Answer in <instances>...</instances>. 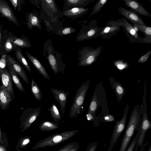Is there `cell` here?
Returning <instances> with one entry per match:
<instances>
[{
	"label": "cell",
	"instance_id": "cell-1",
	"mask_svg": "<svg viewBox=\"0 0 151 151\" xmlns=\"http://www.w3.org/2000/svg\"><path fill=\"white\" fill-rule=\"evenodd\" d=\"M43 54L47 60L55 74L59 72L64 73L66 66L63 60V55L54 50L50 39L47 40L44 43Z\"/></svg>",
	"mask_w": 151,
	"mask_h": 151
},
{
	"label": "cell",
	"instance_id": "cell-2",
	"mask_svg": "<svg viewBox=\"0 0 151 151\" xmlns=\"http://www.w3.org/2000/svg\"><path fill=\"white\" fill-rule=\"evenodd\" d=\"M79 132L78 130L65 131L56 133L39 141L32 148V150L58 145L68 140Z\"/></svg>",
	"mask_w": 151,
	"mask_h": 151
},
{
	"label": "cell",
	"instance_id": "cell-3",
	"mask_svg": "<svg viewBox=\"0 0 151 151\" xmlns=\"http://www.w3.org/2000/svg\"><path fill=\"white\" fill-rule=\"evenodd\" d=\"M90 81L84 82L77 90L69 110V116L71 118L78 115L83 107V102L87 90L90 85Z\"/></svg>",
	"mask_w": 151,
	"mask_h": 151
},
{
	"label": "cell",
	"instance_id": "cell-4",
	"mask_svg": "<svg viewBox=\"0 0 151 151\" xmlns=\"http://www.w3.org/2000/svg\"><path fill=\"white\" fill-rule=\"evenodd\" d=\"M137 106L134 107L131 114L119 151H126L139 121Z\"/></svg>",
	"mask_w": 151,
	"mask_h": 151
},
{
	"label": "cell",
	"instance_id": "cell-5",
	"mask_svg": "<svg viewBox=\"0 0 151 151\" xmlns=\"http://www.w3.org/2000/svg\"><path fill=\"white\" fill-rule=\"evenodd\" d=\"M102 49L101 46L95 49L93 47H83L78 51L77 65L84 67L91 65L96 60Z\"/></svg>",
	"mask_w": 151,
	"mask_h": 151
},
{
	"label": "cell",
	"instance_id": "cell-6",
	"mask_svg": "<svg viewBox=\"0 0 151 151\" xmlns=\"http://www.w3.org/2000/svg\"><path fill=\"white\" fill-rule=\"evenodd\" d=\"M41 12H39L42 17L52 21L59 20L62 12L54 0H41Z\"/></svg>",
	"mask_w": 151,
	"mask_h": 151
},
{
	"label": "cell",
	"instance_id": "cell-7",
	"mask_svg": "<svg viewBox=\"0 0 151 151\" xmlns=\"http://www.w3.org/2000/svg\"><path fill=\"white\" fill-rule=\"evenodd\" d=\"M80 32L76 37V40L79 42L96 38L100 36V33L103 27H99L95 19L91 21L87 25H81Z\"/></svg>",
	"mask_w": 151,
	"mask_h": 151
},
{
	"label": "cell",
	"instance_id": "cell-8",
	"mask_svg": "<svg viewBox=\"0 0 151 151\" xmlns=\"http://www.w3.org/2000/svg\"><path fill=\"white\" fill-rule=\"evenodd\" d=\"M41 108H27L23 112L20 117L21 121L20 127L22 132L27 130L38 117L40 114Z\"/></svg>",
	"mask_w": 151,
	"mask_h": 151
},
{
	"label": "cell",
	"instance_id": "cell-9",
	"mask_svg": "<svg viewBox=\"0 0 151 151\" xmlns=\"http://www.w3.org/2000/svg\"><path fill=\"white\" fill-rule=\"evenodd\" d=\"M129 110L128 105L127 104L124 110V113L121 119L117 121L111 138L108 151H111L123 131L126 124V119Z\"/></svg>",
	"mask_w": 151,
	"mask_h": 151
},
{
	"label": "cell",
	"instance_id": "cell-10",
	"mask_svg": "<svg viewBox=\"0 0 151 151\" xmlns=\"http://www.w3.org/2000/svg\"><path fill=\"white\" fill-rule=\"evenodd\" d=\"M100 33V36L103 39H108L115 35L120 31L122 26L121 19L118 20H110L106 23Z\"/></svg>",
	"mask_w": 151,
	"mask_h": 151
},
{
	"label": "cell",
	"instance_id": "cell-11",
	"mask_svg": "<svg viewBox=\"0 0 151 151\" xmlns=\"http://www.w3.org/2000/svg\"><path fill=\"white\" fill-rule=\"evenodd\" d=\"M122 26L130 43H144L143 37L138 35L133 25L124 18L121 19Z\"/></svg>",
	"mask_w": 151,
	"mask_h": 151
},
{
	"label": "cell",
	"instance_id": "cell-12",
	"mask_svg": "<svg viewBox=\"0 0 151 151\" xmlns=\"http://www.w3.org/2000/svg\"><path fill=\"white\" fill-rule=\"evenodd\" d=\"M120 14L132 23L133 24L141 26H146L139 15L131 9H127L120 6L118 8Z\"/></svg>",
	"mask_w": 151,
	"mask_h": 151
},
{
	"label": "cell",
	"instance_id": "cell-13",
	"mask_svg": "<svg viewBox=\"0 0 151 151\" xmlns=\"http://www.w3.org/2000/svg\"><path fill=\"white\" fill-rule=\"evenodd\" d=\"M0 78L3 88L11 95L13 99L15 98L13 91L12 78L8 70L6 68H0Z\"/></svg>",
	"mask_w": 151,
	"mask_h": 151
},
{
	"label": "cell",
	"instance_id": "cell-14",
	"mask_svg": "<svg viewBox=\"0 0 151 151\" xmlns=\"http://www.w3.org/2000/svg\"><path fill=\"white\" fill-rule=\"evenodd\" d=\"M0 16L7 18L16 25L19 26L17 17L5 0H0Z\"/></svg>",
	"mask_w": 151,
	"mask_h": 151
},
{
	"label": "cell",
	"instance_id": "cell-15",
	"mask_svg": "<svg viewBox=\"0 0 151 151\" xmlns=\"http://www.w3.org/2000/svg\"><path fill=\"white\" fill-rule=\"evenodd\" d=\"M26 17L27 26L29 29L31 30L35 27L42 30V17L35 9H34L31 12H27Z\"/></svg>",
	"mask_w": 151,
	"mask_h": 151
},
{
	"label": "cell",
	"instance_id": "cell-16",
	"mask_svg": "<svg viewBox=\"0 0 151 151\" xmlns=\"http://www.w3.org/2000/svg\"><path fill=\"white\" fill-rule=\"evenodd\" d=\"M12 34L11 32H8L7 30L3 31L1 43L2 55L7 54L8 53L15 51L17 47L13 44L11 41Z\"/></svg>",
	"mask_w": 151,
	"mask_h": 151
},
{
	"label": "cell",
	"instance_id": "cell-17",
	"mask_svg": "<svg viewBox=\"0 0 151 151\" xmlns=\"http://www.w3.org/2000/svg\"><path fill=\"white\" fill-rule=\"evenodd\" d=\"M50 91L56 101L59 104L61 110V116L63 117L65 112V106L69 92H65L54 88H52Z\"/></svg>",
	"mask_w": 151,
	"mask_h": 151
},
{
	"label": "cell",
	"instance_id": "cell-18",
	"mask_svg": "<svg viewBox=\"0 0 151 151\" xmlns=\"http://www.w3.org/2000/svg\"><path fill=\"white\" fill-rule=\"evenodd\" d=\"M6 62L9 64L14 70L22 80L29 85V83L27 74L19 63L9 55H7Z\"/></svg>",
	"mask_w": 151,
	"mask_h": 151
},
{
	"label": "cell",
	"instance_id": "cell-19",
	"mask_svg": "<svg viewBox=\"0 0 151 151\" xmlns=\"http://www.w3.org/2000/svg\"><path fill=\"white\" fill-rule=\"evenodd\" d=\"M126 6L139 15L150 17L151 14L135 0H123Z\"/></svg>",
	"mask_w": 151,
	"mask_h": 151
},
{
	"label": "cell",
	"instance_id": "cell-20",
	"mask_svg": "<svg viewBox=\"0 0 151 151\" xmlns=\"http://www.w3.org/2000/svg\"><path fill=\"white\" fill-rule=\"evenodd\" d=\"M89 10L88 8L84 7H75L67 10H63L61 15L73 19L81 17L86 13Z\"/></svg>",
	"mask_w": 151,
	"mask_h": 151
},
{
	"label": "cell",
	"instance_id": "cell-21",
	"mask_svg": "<svg viewBox=\"0 0 151 151\" xmlns=\"http://www.w3.org/2000/svg\"><path fill=\"white\" fill-rule=\"evenodd\" d=\"M151 127V123L148 119L147 114H144L142 122L140 133L137 143L142 145L145 139L147 131Z\"/></svg>",
	"mask_w": 151,
	"mask_h": 151
},
{
	"label": "cell",
	"instance_id": "cell-22",
	"mask_svg": "<svg viewBox=\"0 0 151 151\" xmlns=\"http://www.w3.org/2000/svg\"><path fill=\"white\" fill-rule=\"evenodd\" d=\"M96 0H63V10L75 7H84Z\"/></svg>",
	"mask_w": 151,
	"mask_h": 151
},
{
	"label": "cell",
	"instance_id": "cell-23",
	"mask_svg": "<svg viewBox=\"0 0 151 151\" xmlns=\"http://www.w3.org/2000/svg\"><path fill=\"white\" fill-rule=\"evenodd\" d=\"M25 54L34 67L40 74L47 79L50 80V77L48 74L37 59L28 52H26Z\"/></svg>",
	"mask_w": 151,
	"mask_h": 151
},
{
	"label": "cell",
	"instance_id": "cell-24",
	"mask_svg": "<svg viewBox=\"0 0 151 151\" xmlns=\"http://www.w3.org/2000/svg\"><path fill=\"white\" fill-rule=\"evenodd\" d=\"M13 99L10 94L0 85V107L2 110H6Z\"/></svg>",
	"mask_w": 151,
	"mask_h": 151
},
{
	"label": "cell",
	"instance_id": "cell-25",
	"mask_svg": "<svg viewBox=\"0 0 151 151\" xmlns=\"http://www.w3.org/2000/svg\"><path fill=\"white\" fill-rule=\"evenodd\" d=\"M11 41L15 46L21 48H30L32 46L31 42L28 38L24 35L21 37H18L12 34Z\"/></svg>",
	"mask_w": 151,
	"mask_h": 151
},
{
	"label": "cell",
	"instance_id": "cell-26",
	"mask_svg": "<svg viewBox=\"0 0 151 151\" xmlns=\"http://www.w3.org/2000/svg\"><path fill=\"white\" fill-rule=\"evenodd\" d=\"M42 19L48 32H55L64 27L62 22L59 20L53 22L47 20L43 17H42Z\"/></svg>",
	"mask_w": 151,
	"mask_h": 151
},
{
	"label": "cell",
	"instance_id": "cell-27",
	"mask_svg": "<svg viewBox=\"0 0 151 151\" xmlns=\"http://www.w3.org/2000/svg\"><path fill=\"white\" fill-rule=\"evenodd\" d=\"M8 70L10 74L14 83L20 91L25 93V91L20 82L18 74L14 70L9 64L6 62Z\"/></svg>",
	"mask_w": 151,
	"mask_h": 151
},
{
	"label": "cell",
	"instance_id": "cell-28",
	"mask_svg": "<svg viewBox=\"0 0 151 151\" xmlns=\"http://www.w3.org/2000/svg\"><path fill=\"white\" fill-rule=\"evenodd\" d=\"M15 54L18 61L27 70L30 72V67L23 55L21 48L17 47L15 50Z\"/></svg>",
	"mask_w": 151,
	"mask_h": 151
},
{
	"label": "cell",
	"instance_id": "cell-29",
	"mask_svg": "<svg viewBox=\"0 0 151 151\" xmlns=\"http://www.w3.org/2000/svg\"><path fill=\"white\" fill-rule=\"evenodd\" d=\"M59 125V124L57 122L44 120L41 122L39 129L42 131H49L58 128Z\"/></svg>",
	"mask_w": 151,
	"mask_h": 151
},
{
	"label": "cell",
	"instance_id": "cell-30",
	"mask_svg": "<svg viewBox=\"0 0 151 151\" xmlns=\"http://www.w3.org/2000/svg\"><path fill=\"white\" fill-rule=\"evenodd\" d=\"M137 28L138 30L145 35L143 41L145 43H151V27L147 26H141L134 24Z\"/></svg>",
	"mask_w": 151,
	"mask_h": 151
},
{
	"label": "cell",
	"instance_id": "cell-31",
	"mask_svg": "<svg viewBox=\"0 0 151 151\" xmlns=\"http://www.w3.org/2000/svg\"><path fill=\"white\" fill-rule=\"evenodd\" d=\"M48 111L50 112L51 116L55 122L60 121L62 117L55 103H52L51 106L48 109Z\"/></svg>",
	"mask_w": 151,
	"mask_h": 151
},
{
	"label": "cell",
	"instance_id": "cell-32",
	"mask_svg": "<svg viewBox=\"0 0 151 151\" xmlns=\"http://www.w3.org/2000/svg\"><path fill=\"white\" fill-rule=\"evenodd\" d=\"M31 92L35 98L38 101L40 100L42 97V91L37 84L32 78L31 83Z\"/></svg>",
	"mask_w": 151,
	"mask_h": 151
},
{
	"label": "cell",
	"instance_id": "cell-33",
	"mask_svg": "<svg viewBox=\"0 0 151 151\" xmlns=\"http://www.w3.org/2000/svg\"><path fill=\"white\" fill-rule=\"evenodd\" d=\"M115 93L117 98L118 102L121 101L122 97L125 95V91L122 85L118 82L114 84Z\"/></svg>",
	"mask_w": 151,
	"mask_h": 151
},
{
	"label": "cell",
	"instance_id": "cell-34",
	"mask_svg": "<svg viewBox=\"0 0 151 151\" xmlns=\"http://www.w3.org/2000/svg\"><path fill=\"white\" fill-rule=\"evenodd\" d=\"M76 31V29L73 27L68 26L63 27L55 32V35L63 36L71 35Z\"/></svg>",
	"mask_w": 151,
	"mask_h": 151
},
{
	"label": "cell",
	"instance_id": "cell-35",
	"mask_svg": "<svg viewBox=\"0 0 151 151\" xmlns=\"http://www.w3.org/2000/svg\"><path fill=\"white\" fill-rule=\"evenodd\" d=\"M31 141V137L26 136L19 139L16 149L17 151H19L20 149H23L26 147Z\"/></svg>",
	"mask_w": 151,
	"mask_h": 151
},
{
	"label": "cell",
	"instance_id": "cell-36",
	"mask_svg": "<svg viewBox=\"0 0 151 151\" xmlns=\"http://www.w3.org/2000/svg\"><path fill=\"white\" fill-rule=\"evenodd\" d=\"M99 104V101L95 94L93 95L91 101L88 113H90L95 115V112Z\"/></svg>",
	"mask_w": 151,
	"mask_h": 151
},
{
	"label": "cell",
	"instance_id": "cell-37",
	"mask_svg": "<svg viewBox=\"0 0 151 151\" xmlns=\"http://www.w3.org/2000/svg\"><path fill=\"white\" fill-rule=\"evenodd\" d=\"M107 1L108 0H99L94 6L93 10L90 14V16H93L99 12Z\"/></svg>",
	"mask_w": 151,
	"mask_h": 151
},
{
	"label": "cell",
	"instance_id": "cell-38",
	"mask_svg": "<svg viewBox=\"0 0 151 151\" xmlns=\"http://www.w3.org/2000/svg\"><path fill=\"white\" fill-rule=\"evenodd\" d=\"M14 9L18 12L22 11V6L26 4L24 0H9Z\"/></svg>",
	"mask_w": 151,
	"mask_h": 151
},
{
	"label": "cell",
	"instance_id": "cell-39",
	"mask_svg": "<svg viewBox=\"0 0 151 151\" xmlns=\"http://www.w3.org/2000/svg\"><path fill=\"white\" fill-rule=\"evenodd\" d=\"M114 65L120 70H122L127 68L129 64L128 63L123 60L119 59L113 62Z\"/></svg>",
	"mask_w": 151,
	"mask_h": 151
},
{
	"label": "cell",
	"instance_id": "cell-40",
	"mask_svg": "<svg viewBox=\"0 0 151 151\" xmlns=\"http://www.w3.org/2000/svg\"><path fill=\"white\" fill-rule=\"evenodd\" d=\"M140 129H139V128L137 133L126 151H133L138 139L140 133Z\"/></svg>",
	"mask_w": 151,
	"mask_h": 151
},
{
	"label": "cell",
	"instance_id": "cell-41",
	"mask_svg": "<svg viewBox=\"0 0 151 151\" xmlns=\"http://www.w3.org/2000/svg\"><path fill=\"white\" fill-rule=\"evenodd\" d=\"M78 144V143L75 142L70 143L63 146L57 151H68Z\"/></svg>",
	"mask_w": 151,
	"mask_h": 151
},
{
	"label": "cell",
	"instance_id": "cell-42",
	"mask_svg": "<svg viewBox=\"0 0 151 151\" xmlns=\"http://www.w3.org/2000/svg\"><path fill=\"white\" fill-rule=\"evenodd\" d=\"M151 54V51L149 50L145 54L142 56L138 60V63H143L146 62L148 59Z\"/></svg>",
	"mask_w": 151,
	"mask_h": 151
},
{
	"label": "cell",
	"instance_id": "cell-43",
	"mask_svg": "<svg viewBox=\"0 0 151 151\" xmlns=\"http://www.w3.org/2000/svg\"><path fill=\"white\" fill-rule=\"evenodd\" d=\"M97 145L96 142L90 143L87 147L86 151H96Z\"/></svg>",
	"mask_w": 151,
	"mask_h": 151
},
{
	"label": "cell",
	"instance_id": "cell-44",
	"mask_svg": "<svg viewBox=\"0 0 151 151\" xmlns=\"http://www.w3.org/2000/svg\"><path fill=\"white\" fill-rule=\"evenodd\" d=\"M7 54H4L2 55L0 59V68H4L6 63Z\"/></svg>",
	"mask_w": 151,
	"mask_h": 151
},
{
	"label": "cell",
	"instance_id": "cell-45",
	"mask_svg": "<svg viewBox=\"0 0 151 151\" xmlns=\"http://www.w3.org/2000/svg\"><path fill=\"white\" fill-rule=\"evenodd\" d=\"M104 120L105 122H111L114 120V117L111 115L108 114L104 116Z\"/></svg>",
	"mask_w": 151,
	"mask_h": 151
},
{
	"label": "cell",
	"instance_id": "cell-46",
	"mask_svg": "<svg viewBox=\"0 0 151 151\" xmlns=\"http://www.w3.org/2000/svg\"><path fill=\"white\" fill-rule=\"evenodd\" d=\"M31 3L37 7V8L40 9V6L41 0H29Z\"/></svg>",
	"mask_w": 151,
	"mask_h": 151
},
{
	"label": "cell",
	"instance_id": "cell-47",
	"mask_svg": "<svg viewBox=\"0 0 151 151\" xmlns=\"http://www.w3.org/2000/svg\"><path fill=\"white\" fill-rule=\"evenodd\" d=\"M2 28L3 25L0 24V56L2 55L1 50V43L3 32Z\"/></svg>",
	"mask_w": 151,
	"mask_h": 151
},
{
	"label": "cell",
	"instance_id": "cell-48",
	"mask_svg": "<svg viewBox=\"0 0 151 151\" xmlns=\"http://www.w3.org/2000/svg\"><path fill=\"white\" fill-rule=\"evenodd\" d=\"M87 119L88 120H92L94 119V115L90 113H87L86 114Z\"/></svg>",
	"mask_w": 151,
	"mask_h": 151
},
{
	"label": "cell",
	"instance_id": "cell-49",
	"mask_svg": "<svg viewBox=\"0 0 151 151\" xmlns=\"http://www.w3.org/2000/svg\"><path fill=\"white\" fill-rule=\"evenodd\" d=\"M78 145H78H77L74 147L69 150L68 151H77L79 148V146Z\"/></svg>",
	"mask_w": 151,
	"mask_h": 151
},
{
	"label": "cell",
	"instance_id": "cell-50",
	"mask_svg": "<svg viewBox=\"0 0 151 151\" xmlns=\"http://www.w3.org/2000/svg\"><path fill=\"white\" fill-rule=\"evenodd\" d=\"M2 140L1 138V128L0 127V144L2 143Z\"/></svg>",
	"mask_w": 151,
	"mask_h": 151
},
{
	"label": "cell",
	"instance_id": "cell-51",
	"mask_svg": "<svg viewBox=\"0 0 151 151\" xmlns=\"http://www.w3.org/2000/svg\"><path fill=\"white\" fill-rule=\"evenodd\" d=\"M148 151H151V146H150L148 150Z\"/></svg>",
	"mask_w": 151,
	"mask_h": 151
}]
</instances>
